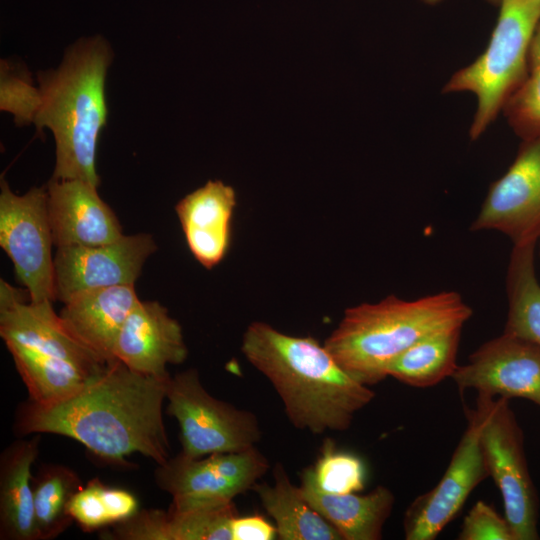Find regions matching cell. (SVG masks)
I'll use <instances>...</instances> for the list:
<instances>
[{
	"instance_id": "cell-1",
	"label": "cell",
	"mask_w": 540,
	"mask_h": 540,
	"mask_svg": "<svg viewBox=\"0 0 540 540\" xmlns=\"http://www.w3.org/2000/svg\"><path fill=\"white\" fill-rule=\"evenodd\" d=\"M170 378L135 372L116 359L64 401L21 403L15 433L70 437L114 465L128 466L133 453L164 464L171 457L162 409Z\"/></svg>"
},
{
	"instance_id": "cell-2",
	"label": "cell",
	"mask_w": 540,
	"mask_h": 540,
	"mask_svg": "<svg viewBox=\"0 0 540 540\" xmlns=\"http://www.w3.org/2000/svg\"><path fill=\"white\" fill-rule=\"evenodd\" d=\"M241 350L279 395L291 424L313 434L347 430L375 397L370 386L350 376L324 344L255 321Z\"/></svg>"
},
{
	"instance_id": "cell-3",
	"label": "cell",
	"mask_w": 540,
	"mask_h": 540,
	"mask_svg": "<svg viewBox=\"0 0 540 540\" xmlns=\"http://www.w3.org/2000/svg\"><path fill=\"white\" fill-rule=\"evenodd\" d=\"M112 51L101 36L82 38L56 69L40 71V106L33 124L52 131L56 144L53 179H79L99 186L96 149L107 123L105 79Z\"/></svg>"
},
{
	"instance_id": "cell-4",
	"label": "cell",
	"mask_w": 540,
	"mask_h": 540,
	"mask_svg": "<svg viewBox=\"0 0 540 540\" xmlns=\"http://www.w3.org/2000/svg\"><path fill=\"white\" fill-rule=\"evenodd\" d=\"M472 313L455 291L411 301L390 295L346 309L324 346L350 376L372 386L387 377L388 366L408 348L429 336L463 328Z\"/></svg>"
},
{
	"instance_id": "cell-5",
	"label": "cell",
	"mask_w": 540,
	"mask_h": 540,
	"mask_svg": "<svg viewBox=\"0 0 540 540\" xmlns=\"http://www.w3.org/2000/svg\"><path fill=\"white\" fill-rule=\"evenodd\" d=\"M496 25L483 53L455 72L444 93L470 92L477 106L469 130L479 138L503 112L523 83L532 36L540 20V0H501Z\"/></svg>"
},
{
	"instance_id": "cell-6",
	"label": "cell",
	"mask_w": 540,
	"mask_h": 540,
	"mask_svg": "<svg viewBox=\"0 0 540 540\" xmlns=\"http://www.w3.org/2000/svg\"><path fill=\"white\" fill-rule=\"evenodd\" d=\"M166 399L167 413L180 428L183 456L240 452L255 447L261 439L256 415L209 394L194 368L171 376Z\"/></svg>"
},
{
	"instance_id": "cell-7",
	"label": "cell",
	"mask_w": 540,
	"mask_h": 540,
	"mask_svg": "<svg viewBox=\"0 0 540 540\" xmlns=\"http://www.w3.org/2000/svg\"><path fill=\"white\" fill-rule=\"evenodd\" d=\"M523 440L509 400L492 398L480 430L485 464L501 493L504 517L515 540H535L539 539V502Z\"/></svg>"
},
{
	"instance_id": "cell-8",
	"label": "cell",
	"mask_w": 540,
	"mask_h": 540,
	"mask_svg": "<svg viewBox=\"0 0 540 540\" xmlns=\"http://www.w3.org/2000/svg\"><path fill=\"white\" fill-rule=\"evenodd\" d=\"M270 465L256 446L240 452L188 458L170 457L155 470V482L172 496L169 509L186 511L216 507L252 489Z\"/></svg>"
},
{
	"instance_id": "cell-9",
	"label": "cell",
	"mask_w": 540,
	"mask_h": 540,
	"mask_svg": "<svg viewBox=\"0 0 540 540\" xmlns=\"http://www.w3.org/2000/svg\"><path fill=\"white\" fill-rule=\"evenodd\" d=\"M52 245L46 186L17 195L2 180L0 246L32 302L56 300Z\"/></svg>"
},
{
	"instance_id": "cell-10",
	"label": "cell",
	"mask_w": 540,
	"mask_h": 540,
	"mask_svg": "<svg viewBox=\"0 0 540 540\" xmlns=\"http://www.w3.org/2000/svg\"><path fill=\"white\" fill-rule=\"evenodd\" d=\"M492 398L479 394L474 409H465L467 427L443 476L431 490L416 497L405 511L407 540H434L460 511L470 493L489 473L480 444V430Z\"/></svg>"
},
{
	"instance_id": "cell-11",
	"label": "cell",
	"mask_w": 540,
	"mask_h": 540,
	"mask_svg": "<svg viewBox=\"0 0 540 540\" xmlns=\"http://www.w3.org/2000/svg\"><path fill=\"white\" fill-rule=\"evenodd\" d=\"M471 231L494 230L513 245L540 237V136L524 139L505 174L494 181Z\"/></svg>"
},
{
	"instance_id": "cell-12",
	"label": "cell",
	"mask_w": 540,
	"mask_h": 540,
	"mask_svg": "<svg viewBox=\"0 0 540 540\" xmlns=\"http://www.w3.org/2000/svg\"><path fill=\"white\" fill-rule=\"evenodd\" d=\"M156 249L147 233L123 235L100 245L58 247L54 255L56 300L65 303L82 291L134 285Z\"/></svg>"
},
{
	"instance_id": "cell-13",
	"label": "cell",
	"mask_w": 540,
	"mask_h": 540,
	"mask_svg": "<svg viewBox=\"0 0 540 540\" xmlns=\"http://www.w3.org/2000/svg\"><path fill=\"white\" fill-rule=\"evenodd\" d=\"M0 335L5 344L23 346L39 355L65 360L88 371L107 364L67 328L53 302H32L23 290L0 280Z\"/></svg>"
},
{
	"instance_id": "cell-14",
	"label": "cell",
	"mask_w": 540,
	"mask_h": 540,
	"mask_svg": "<svg viewBox=\"0 0 540 540\" xmlns=\"http://www.w3.org/2000/svg\"><path fill=\"white\" fill-rule=\"evenodd\" d=\"M460 392L523 398L540 406V347L502 333L476 349L451 376Z\"/></svg>"
},
{
	"instance_id": "cell-15",
	"label": "cell",
	"mask_w": 540,
	"mask_h": 540,
	"mask_svg": "<svg viewBox=\"0 0 540 540\" xmlns=\"http://www.w3.org/2000/svg\"><path fill=\"white\" fill-rule=\"evenodd\" d=\"M188 350L182 327L157 301H140L125 320L114 347L115 359L129 369L169 378V364H181Z\"/></svg>"
},
{
	"instance_id": "cell-16",
	"label": "cell",
	"mask_w": 540,
	"mask_h": 540,
	"mask_svg": "<svg viewBox=\"0 0 540 540\" xmlns=\"http://www.w3.org/2000/svg\"><path fill=\"white\" fill-rule=\"evenodd\" d=\"M97 186L79 179H53L47 183V206L56 248L113 242L124 234L113 210Z\"/></svg>"
},
{
	"instance_id": "cell-17",
	"label": "cell",
	"mask_w": 540,
	"mask_h": 540,
	"mask_svg": "<svg viewBox=\"0 0 540 540\" xmlns=\"http://www.w3.org/2000/svg\"><path fill=\"white\" fill-rule=\"evenodd\" d=\"M236 203L231 186L210 180L175 206L190 252L207 269L219 264L228 253Z\"/></svg>"
},
{
	"instance_id": "cell-18",
	"label": "cell",
	"mask_w": 540,
	"mask_h": 540,
	"mask_svg": "<svg viewBox=\"0 0 540 540\" xmlns=\"http://www.w3.org/2000/svg\"><path fill=\"white\" fill-rule=\"evenodd\" d=\"M139 302L134 285L91 289L70 297L59 313L67 328L106 362L128 315Z\"/></svg>"
},
{
	"instance_id": "cell-19",
	"label": "cell",
	"mask_w": 540,
	"mask_h": 540,
	"mask_svg": "<svg viewBox=\"0 0 540 540\" xmlns=\"http://www.w3.org/2000/svg\"><path fill=\"white\" fill-rule=\"evenodd\" d=\"M300 490L307 502L340 534L342 540H379L392 513L395 497L385 486L367 494H334L316 484L312 467L300 476Z\"/></svg>"
},
{
	"instance_id": "cell-20",
	"label": "cell",
	"mask_w": 540,
	"mask_h": 540,
	"mask_svg": "<svg viewBox=\"0 0 540 540\" xmlns=\"http://www.w3.org/2000/svg\"><path fill=\"white\" fill-rule=\"evenodd\" d=\"M40 434L6 447L0 457V539L36 540L31 467Z\"/></svg>"
},
{
	"instance_id": "cell-21",
	"label": "cell",
	"mask_w": 540,
	"mask_h": 540,
	"mask_svg": "<svg viewBox=\"0 0 540 540\" xmlns=\"http://www.w3.org/2000/svg\"><path fill=\"white\" fill-rule=\"evenodd\" d=\"M272 485L256 483L257 494L265 511L275 521L280 540H342L337 530L304 498L281 463L273 467Z\"/></svg>"
},
{
	"instance_id": "cell-22",
	"label": "cell",
	"mask_w": 540,
	"mask_h": 540,
	"mask_svg": "<svg viewBox=\"0 0 540 540\" xmlns=\"http://www.w3.org/2000/svg\"><path fill=\"white\" fill-rule=\"evenodd\" d=\"M6 346L28 390V399L41 406L70 398L100 372H91L65 360L39 355L17 344L9 343Z\"/></svg>"
},
{
	"instance_id": "cell-23",
	"label": "cell",
	"mask_w": 540,
	"mask_h": 540,
	"mask_svg": "<svg viewBox=\"0 0 540 540\" xmlns=\"http://www.w3.org/2000/svg\"><path fill=\"white\" fill-rule=\"evenodd\" d=\"M536 243L513 245L506 277L508 314L503 332L540 347V283L535 270Z\"/></svg>"
},
{
	"instance_id": "cell-24",
	"label": "cell",
	"mask_w": 540,
	"mask_h": 540,
	"mask_svg": "<svg viewBox=\"0 0 540 540\" xmlns=\"http://www.w3.org/2000/svg\"><path fill=\"white\" fill-rule=\"evenodd\" d=\"M461 330H446L417 342L391 362L387 377L417 388L431 387L451 377L458 367Z\"/></svg>"
},
{
	"instance_id": "cell-25",
	"label": "cell",
	"mask_w": 540,
	"mask_h": 540,
	"mask_svg": "<svg viewBox=\"0 0 540 540\" xmlns=\"http://www.w3.org/2000/svg\"><path fill=\"white\" fill-rule=\"evenodd\" d=\"M82 486L77 473L61 464H44L32 476L36 540H52L71 526L70 502Z\"/></svg>"
},
{
	"instance_id": "cell-26",
	"label": "cell",
	"mask_w": 540,
	"mask_h": 540,
	"mask_svg": "<svg viewBox=\"0 0 540 540\" xmlns=\"http://www.w3.org/2000/svg\"><path fill=\"white\" fill-rule=\"evenodd\" d=\"M137 498L128 490L90 480L73 496L69 512L82 530L91 532L123 522L138 511Z\"/></svg>"
},
{
	"instance_id": "cell-27",
	"label": "cell",
	"mask_w": 540,
	"mask_h": 540,
	"mask_svg": "<svg viewBox=\"0 0 540 540\" xmlns=\"http://www.w3.org/2000/svg\"><path fill=\"white\" fill-rule=\"evenodd\" d=\"M503 113L522 140L540 136V20L531 39L525 79Z\"/></svg>"
},
{
	"instance_id": "cell-28",
	"label": "cell",
	"mask_w": 540,
	"mask_h": 540,
	"mask_svg": "<svg viewBox=\"0 0 540 540\" xmlns=\"http://www.w3.org/2000/svg\"><path fill=\"white\" fill-rule=\"evenodd\" d=\"M312 469L317 486L328 493H355L365 486L366 469L361 458L337 450L330 438L324 440L320 455Z\"/></svg>"
},
{
	"instance_id": "cell-29",
	"label": "cell",
	"mask_w": 540,
	"mask_h": 540,
	"mask_svg": "<svg viewBox=\"0 0 540 540\" xmlns=\"http://www.w3.org/2000/svg\"><path fill=\"white\" fill-rule=\"evenodd\" d=\"M168 513L172 540H233L231 525L238 515L233 502Z\"/></svg>"
},
{
	"instance_id": "cell-30",
	"label": "cell",
	"mask_w": 540,
	"mask_h": 540,
	"mask_svg": "<svg viewBox=\"0 0 540 540\" xmlns=\"http://www.w3.org/2000/svg\"><path fill=\"white\" fill-rule=\"evenodd\" d=\"M0 82L1 110L12 113L18 125L33 123L41 98L27 70L2 60Z\"/></svg>"
},
{
	"instance_id": "cell-31",
	"label": "cell",
	"mask_w": 540,
	"mask_h": 540,
	"mask_svg": "<svg viewBox=\"0 0 540 540\" xmlns=\"http://www.w3.org/2000/svg\"><path fill=\"white\" fill-rule=\"evenodd\" d=\"M459 540H515L505 517L490 505L477 501L470 509L457 537Z\"/></svg>"
},
{
	"instance_id": "cell-32",
	"label": "cell",
	"mask_w": 540,
	"mask_h": 540,
	"mask_svg": "<svg viewBox=\"0 0 540 540\" xmlns=\"http://www.w3.org/2000/svg\"><path fill=\"white\" fill-rule=\"evenodd\" d=\"M233 540H273L277 538L274 525L261 515L236 516L231 525Z\"/></svg>"
},
{
	"instance_id": "cell-33",
	"label": "cell",
	"mask_w": 540,
	"mask_h": 540,
	"mask_svg": "<svg viewBox=\"0 0 540 540\" xmlns=\"http://www.w3.org/2000/svg\"><path fill=\"white\" fill-rule=\"evenodd\" d=\"M425 4H428V5H435V4H438L440 3L441 1L443 0H422Z\"/></svg>"
},
{
	"instance_id": "cell-34",
	"label": "cell",
	"mask_w": 540,
	"mask_h": 540,
	"mask_svg": "<svg viewBox=\"0 0 540 540\" xmlns=\"http://www.w3.org/2000/svg\"><path fill=\"white\" fill-rule=\"evenodd\" d=\"M486 1L494 5H499L501 0H486Z\"/></svg>"
},
{
	"instance_id": "cell-35",
	"label": "cell",
	"mask_w": 540,
	"mask_h": 540,
	"mask_svg": "<svg viewBox=\"0 0 540 540\" xmlns=\"http://www.w3.org/2000/svg\"><path fill=\"white\" fill-rule=\"evenodd\" d=\"M538 241H539V254H540V237H539Z\"/></svg>"
}]
</instances>
